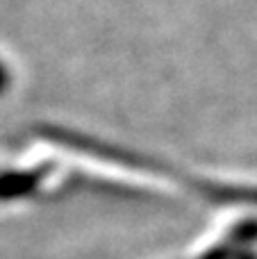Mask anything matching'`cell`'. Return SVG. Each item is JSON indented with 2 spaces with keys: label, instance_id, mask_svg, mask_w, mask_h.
Here are the masks:
<instances>
[{
  "label": "cell",
  "instance_id": "obj_1",
  "mask_svg": "<svg viewBox=\"0 0 257 259\" xmlns=\"http://www.w3.org/2000/svg\"><path fill=\"white\" fill-rule=\"evenodd\" d=\"M7 87H9V71L5 68V64H0V94L7 91Z\"/></svg>",
  "mask_w": 257,
  "mask_h": 259
}]
</instances>
